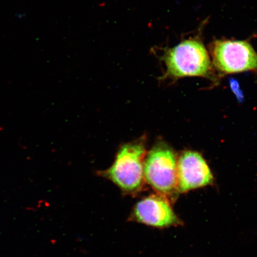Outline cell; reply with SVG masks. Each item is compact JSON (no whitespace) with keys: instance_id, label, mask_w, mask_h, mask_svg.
Instances as JSON below:
<instances>
[{"instance_id":"cell-7","label":"cell","mask_w":257,"mask_h":257,"mask_svg":"<svg viewBox=\"0 0 257 257\" xmlns=\"http://www.w3.org/2000/svg\"><path fill=\"white\" fill-rule=\"evenodd\" d=\"M230 87L232 88V91L234 92V94L237 96V98L239 100H242L243 95L242 92L240 89V86L239 83L237 82V80L234 79L230 80Z\"/></svg>"},{"instance_id":"cell-6","label":"cell","mask_w":257,"mask_h":257,"mask_svg":"<svg viewBox=\"0 0 257 257\" xmlns=\"http://www.w3.org/2000/svg\"><path fill=\"white\" fill-rule=\"evenodd\" d=\"M131 219L157 228L168 227L179 223L169 202L162 195H151L138 201Z\"/></svg>"},{"instance_id":"cell-3","label":"cell","mask_w":257,"mask_h":257,"mask_svg":"<svg viewBox=\"0 0 257 257\" xmlns=\"http://www.w3.org/2000/svg\"><path fill=\"white\" fill-rule=\"evenodd\" d=\"M177 163L176 154L169 145L156 144L145 157L144 179L160 195L172 194L177 190Z\"/></svg>"},{"instance_id":"cell-1","label":"cell","mask_w":257,"mask_h":257,"mask_svg":"<svg viewBox=\"0 0 257 257\" xmlns=\"http://www.w3.org/2000/svg\"><path fill=\"white\" fill-rule=\"evenodd\" d=\"M160 59L165 64V78L201 77L216 79L213 63L200 38H189L176 46L165 48Z\"/></svg>"},{"instance_id":"cell-5","label":"cell","mask_w":257,"mask_h":257,"mask_svg":"<svg viewBox=\"0 0 257 257\" xmlns=\"http://www.w3.org/2000/svg\"><path fill=\"white\" fill-rule=\"evenodd\" d=\"M214 178L210 167L200 153L185 151L177 163V191L185 193L211 185Z\"/></svg>"},{"instance_id":"cell-2","label":"cell","mask_w":257,"mask_h":257,"mask_svg":"<svg viewBox=\"0 0 257 257\" xmlns=\"http://www.w3.org/2000/svg\"><path fill=\"white\" fill-rule=\"evenodd\" d=\"M146 156L143 138L124 144L110 168L99 174L113 182L125 194L136 195L143 188Z\"/></svg>"},{"instance_id":"cell-4","label":"cell","mask_w":257,"mask_h":257,"mask_svg":"<svg viewBox=\"0 0 257 257\" xmlns=\"http://www.w3.org/2000/svg\"><path fill=\"white\" fill-rule=\"evenodd\" d=\"M210 52L213 66L221 73L257 71V52L248 41L216 40Z\"/></svg>"}]
</instances>
